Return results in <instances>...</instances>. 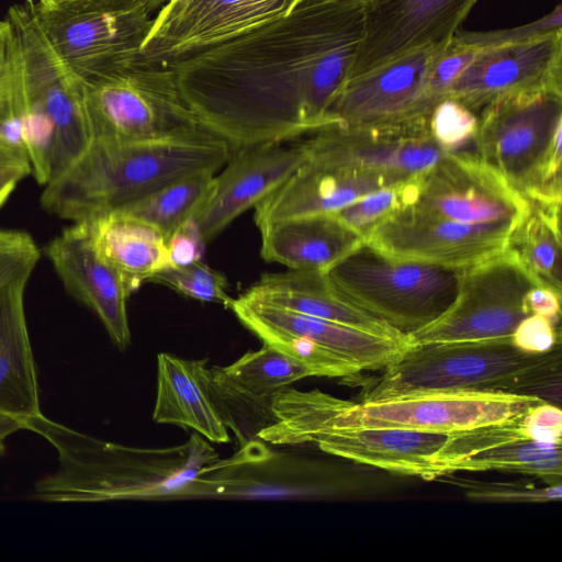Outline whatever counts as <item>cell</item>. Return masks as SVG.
I'll list each match as a JSON object with an SVG mask.
<instances>
[{"label":"cell","mask_w":562,"mask_h":562,"mask_svg":"<svg viewBox=\"0 0 562 562\" xmlns=\"http://www.w3.org/2000/svg\"><path fill=\"white\" fill-rule=\"evenodd\" d=\"M363 0H301L288 13L172 63L201 125L233 149L328 127L363 38Z\"/></svg>","instance_id":"cell-1"},{"label":"cell","mask_w":562,"mask_h":562,"mask_svg":"<svg viewBox=\"0 0 562 562\" xmlns=\"http://www.w3.org/2000/svg\"><path fill=\"white\" fill-rule=\"evenodd\" d=\"M56 451L57 469L34 483V498L50 503H93L166 496L187 488L216 460L200 437L171 450H139L108 442L46 417L24 420Z\"/></svg>","instance_id":"cell-2"},{"label":"cell","mask_w":562,"mask_h":562,"mask_svg":"<svg viewBox=\"0 0 562 562\" xmlns=\"http://www.w3.org/2000/svg\"><path fill=\"white\" fill-rule=\"evenodd\" d=\"M231 154L228 143L206 128L165 140L91 139L44 186L41 205L59 218L87 221L120 210L182 176L217 171Z\"/></svg>","instance_id":"cell-3"},{"label":"cell","mask_w":562,"mask_h":562,"mask_svg":"<svg viewBox=\"0 0 562 562\" xmlns=\"http://www.w3.org/2000/svg\"><path fill=\"white\" fill-rule=\"evenodd\" d=\"M543 402L535 395L507 392L435 391L355 403L318 390L288 387L273 398L274 422L266 428L366 427L452 434L514 419Z\"/></svg>","instance_id":"cell-4"},{"label":"cell","mask_w":562,"mask_h":562,"mask_svg":"<svg viewBox=\"0 0 562 562\" xmlns=\"http://www.w3.org/2000/svg\"><path fill=\"white\" fill-rule=\"evenodd\" d=\"M435 391H493L560 403V346L542 355L510 340L411 345L361 393V402Z\"/></svg>","instance_id":"cell-5"},{"label":"cell","mask_w":562,"mask_h":562,"mask_svg":"<svg viewBox=\"0 0 562 562\" xmlns=\"http://www.w3.org/2000/svg\"><path fill=\"white\" fill-rule=\"evenodd\" d=\"M462 272L392 256L363 239L324 274L342 301L408 337L452 306Z\"/></svg>","instance_id":"cell-6"},{"label":"cell","mask_w":562,"mask_h":562,"mask_svg":"<svg viewBox=\"0 0 562 562\" xmlns=\"http://www.w3.org/2000/svg\"><path fill=\"white\" fill-rule=\"evenodd\" d=\"M81 97L91 139L165 140L204 128L184 101L170 64L137 59L81 82Z\"/></svg>","instance_id":"cell-7"},{"label":"cell","mask_w":562,"mask_h":562,"mask_svg":"<svg viewBox=\"0 0 562 562\" xmlns=\"http://www.w3.org/2000/svg\"><path fill=\"white\" fill-rule=\"evenodd\" d=\"M26 5L52 50L81 82L137 60L154 22V14L144 9H92L70 0Z\"/></svg>","instance_id":"cell-8"},{"label":"cell","mask_w":562,"mask_h":562,"mask_svg":"<svg viewBox=\"0 0 562 562\" xmlns=\"http://www.w3.org/2000/svg\"><path fill=\"white\" fill-rule=\"evenodd\" d=\"M539 285L516 256L504 252L463 269L458 296L437 321L408 336L411 345L510 340L531 315L526 305ZM512 341V340H510Z\"/></svg>","instance_id":"cell-9"},{"label":"cell","mask_w":562,"mask_h":562,"mask_svg":"<svg viewBox=\"0 0 562 562\" xmlns=\"http://www.w3.org/2000/svg\"><path fill=\"white\" fill-rule=\"evenodd\" d=\"M402 206L449 222L515 231L531 203L476 153L462 150L446 153L432 168L407 181Z\"/></svg>","instance_id":"cell-10"},{"label":"cell","mask_w":562,"mask_h":562,"mask_svg":"<svg viewBox=\"0 0 562 562\" xmlns=\"http://www.w3.org/2000/svg\"><path fill=\"white\" fill-rule=\"evenodd\" d=\"M5 19L16 42L21 101L44 114L54 130L52 180L91 140L81 82L52 50L26 4L10 7Z\"/></svg>","instance_id":"cell-11"},{"label":"cell","mask_w":562,"mask_h":562,"mask_svg":"<svg viewBox=\"0 0 562 562\" xmlns=\"http://www.w3.org/2000/svg\"><path fill=\"white\" fill-rule=\"evenodd\" d=\"M475 149L524 194L536 183L562 130V91L499 98L483 108Z\"/></svg>","instance_id":"cell-12"},{"label":"cell","mask_w":562,"mask_h":562,"mask_svg":"<svg viewBox=\"0 0 562 562\" xmlns=\"http://www.w3.org/2000/svg\"><path fill=\"white\" fill-rule=\"evenodd\" d=\"M447 46L419 48L349 79L327 110L328 126L393 127L428 123L435 105L427 97V81Z\"/></svg>","instance_id":"cell-13"},{"label":"cell","mask_w":562,"mask_h":562,"mask_svg":"<svg viewBox=\"0 0 562 562\" xmlns=\"http://www.w3.org/2000/svg\"><path fill=\"white\" fill-rule=\"evenodd\" d=\"M301 0H169L155 14L138 59L170 64L291 11Z\"/></svg>","instance_id":"cell-14"},{"label":"cell","mask_w":562,"mask_h":562,"mask_svg":"<svg viewBox=\"0 0 562 562\" xmlns=\"http://www.w3.org/2000/svg\"><path fill=\"white\" fill-rule=\"evenodd\" d=\"M476 2L363 0V38L349 79L419 48L448 45Z\"/></svg>","instance_id":"cell-15"},{"label":"cell","mask_w":562,"mask_h":562,"mask_svg":"<svg viewBox=\"0 0 562 562\" xmlns=\"http://www.w3.org/2000/svg\"><path fill=\"white\" fill-rule=\"evenodd\" d=\"M513 233L505 226L449 222L402 206L363 239L392 256L465 269L504 252Z\"/></svg>","instance_id":"cell-16"},{"label":"cell","mask_w":562,"mask_h":562,"mask_svg":"<svg viewBox=\"0 0 562 562\" xmlns=\"http://www.w3.org/2000/svg\"><path fill=\"white\" fill-rule=\"evenodd\" d=\"M272 445L315 443L322 451L391 473L436 479L435 460L449 434L401 428L302 427L259 430Z\"/></svg>","instance_id":"cell-17"},{"label":"cell","mask_w":562,"mask_h":562,"mask_svg":"<svg viewBox=\"0 0 562 562\" xmlns=\"http://www.w3.org/2000/svg\"><path fill=\"white\" fill-rule=\"evenodd\" d=\"M306 158L319 164L415 178L447 153L428 123L393 127L328 126L304 139Z\"/></svg>","instance_id":"cell-18"},{"label":"cell","mask_w":562,"mask_h":562,"mask_svg":"<svg viewBox=\"0 0 562 562\" xmlns=\"http://www.w3.org/2000/svg\"><path fill=\"white\" fill-rule=\"evenodd\" d=\"M539 90L562 91V32L481 49L446 98L474 112L499 98Z\"/></svg>","instance_id":"cell-19"},{"label":"cell","mask_w":562,"mask_h":562,"mask_svg":"<svg viewBox=\"0 0 562 562\" xmlns=\"http://www.w3.org/2000/svg\"><path fill=\"white\" fill-rule=\"evenodd\" d=\"M44 252L66 291L98 316L112 342L124 351L131 342L126 310L131 294L94 249L83 223L65 227Z\"/></svg>","instance_id":"cell-20"},{"label":"cell","mask_w":562,"mask_h":562,"mask_svg":"<svg viewBox=\"0 0 562 562\" xmlns=\"http://www.w3.org/2000/svg\"><path fill=\"white\" fill-rule=\"evenodd\" d=\"M263 143L235 149L215 177V190L195 217L206 241L279 188L306 159L304 139L291 145Z\"/></svg>","instance_id":"cell-21"},{"label":"cell","mask_w":562,"mask_h":562,"mask_svg":"<svg viewBox=\"0 0 562 562\" xmlns=\"http://www.w3.org/2000/svg\"><path fill=\"white\" fill-rule=\"evenodd\" d=\"M395 173L339 168L310 159L255 206L259 228L286 218L335 213L360 198L408 181Z\"/></svg>","instance_id":"cell-22"},{"label":"cell","mask_w":562,"mask_h":562,"mask_svg":"<svg viewBox=\"0 0 562 562\" xmlns=\"http://www.w3.org/2000/svg\"><path fill=\"white\" fill-rule=\"evenodd\" d=\"M231 308L257 337L267 333L299 337L356 364L362 371L384 369L411 346L406 341L258 302L244 294L234 299Z\"/></svg>","instance_id":"cell-23"},{"label":"cell","mask_w":562,"mask_h":562,"mask_svg":"<svg viewBox=\"0 0 562 562\" xmlns=\"http://www.w3.org/2000/svg\"><path fill=\"white\" fill-rule=\"evenodd\" d=\"M153 419L191 428L213 442L229 441L226 423L213 396L206 360L158 355Z\"/></svg>","instance_id":"cell-24"},{"label":"cell","mask_w":562,"mask_h":562,"mask_svg":"<svg viewBox=\"0 0 562 562\" xmlns=\"http://www.w3.org/2000/svg\"><path fill=\"white\" fill-rule=\"evenodd\" d=\"M244 295L384 338L409 342L407 336L338 297L323 271L290 269L286 272L266 273Z\"/></svg>","instance_id":"cell-25"},{"label":"cell","mask_w":562,"mask_h":562,"mask_svg":"<svg viewBox=\"0 0 562 562\" xmlns=\"http://www.w3.org/2000/svg\"><path fill=\"white\" fill-rule=\"evenodd\" d=\"M29 280L19 278L0 291V412L23 422L41 413L24 305Z\"/></svg>","instance_id":"cell-26"},{"label":"cell","mask_w":562,"mask_h":562,"mask_svg":"<svg viewBox=\"0 0 562 562\" xmlns=\"http://www.w3.org/2000/svg\"><path fill=\"white\" fill-rule=\"evenodd\" d=\"M259 229L261 257L292 270L324 272L363 240L334 213L286 218Z\"/></svg>","instance_id":"cell-27"},{"label":"cell","mask_w":562,"mask_h":562,"mask_svg":"<svg viewBox=\"0 0 562 562\" xmlns=\"http://www.w3.org/2000/svg\"><path fill=\"white\" fill-rule=\"evenodd\" d=\"M81 223L97 252L120 274L130 294L173 267L164 234L139 218L113 211Z\"/></svg>","instance_id":"cell-28"},{"label":"cell","mask_w":562,"mask_h":562,"mask_svg":"<svg viewBox=\"0 0 562 562\" xmlns=\"http://www.w3.org/2000/svg\"><path fill=\"white\" fill-rule=\"evenodd\" d=\"M210 372L213 395L266 405L270 409L280 392L311 376L302 363L265 344L226 367L210 369Z\"/></svg>","instance_id":"cell-29"},{"label":"cell","mask_w":562,"mask_h":562,"mask_svg":"<svg viewBox=\"0 0 562 562\" xmlns=\"http://www.w3.org/2000/svg\"><path fill=\"white\" fill-rule=\"evenodd\" d=\"M214 175L213 170H200L182 176L116 211L153 225L167 239L210 202L215 190Z\"/></svg>","instance_id":"cell-30"},{"label":"cell","mask_w":562,"mask_h":562,"mask_svg":"<svg viewBox=\"0 0 562 562\" xmlns=\"http://www.w3.org/2000/svg\"><path fill=\"white\" fill-rule=\"evenodd\" d=\"M530 203V212L512 234L507 249L539 285L561 292V204Z\"/></svg>","instance_id":"cell-31"},{"label":"cell","mask_w":562,"mask_h":562,"mask_svg":"<svg viewBox=\"0 0 562 562\" xmlns=\"http://www.w3.org/2000/svg\"><path fill=\"white\" fill-rule=\"evenodd\" d=\"M501 471L530 475L548 485L561 483V445H547L535 440H517L484 450L456 464L459 471Z\"/></svg>","instance_id":"cell-32"},{"label":"cell","mask_w":562,"mask_h":562,"mask_svg":"<svg viewBox=\"0 0 562 562\" xmlns=\"http://www.w3.org/2000/svg\"><path fill=\"white\" fill-rule=\"evenodd\" d=\"M522 416L449 434L435 460L436 479L450 474L456 464L484 450L510 441L529 440Z\"/></svg>","instance_id":"cell-33"},{"label":"cell","mask_w":562,"mask_h":562,"mask_svg":"<svg viewBox=\"0 0 562 562\" xmlns=\"http://www.w3.org/2000/svg\"><path fill=\"white\" fill-rule=\"evenodd\" d=\"M149 282L158 283L184 296L203 302L232 306L226 277L203 260L168 268L155 274Z\"/></svg>","instance_id":"cell-34"},{"label":"cell","mask_w":562,"mask_h":562,"mask_svg":"<svg viewBox=\"0 0 562 562\" xmlns=\"http://www.w3.org/2000/svg\"><path fill=\"white\" fill-rule=\"evenodd\" d=\"M436 480L459 487L469 499L476 502L538 504L559 502L562 497L561 483L537 486L527 482H484L456 476L453 473Z\"/></svg>","instance_id":"cell-35"},{"label":"cell","mask_w":562,"mask_h":562,"mask_svg":"<svg viewBox=\"0 0 562 562\" xmlns=\"http://www.w3.org/2000/svg\"><path fill=\"white\" fill-rule=\"evenodd\" d=\"M428 128L445 151H462L469 144H475L479 117L458 100L445 98L432 108Z\"/></svg>","instance_id":"cell-36"},{"label":"cell","mask_w":562,"mask_h":562,"mask_svg":"<svg viewBox=\"0 0 562 562\" xmlns=\"http://www.w3.org/2000/svg\"><path fill=\"white\" fill-rule=\"evenodd\" d=\"M562 32V7L559 3L552 11L528 24L493 31L458 30L452 42L477 49L512 45Z\"/></svg>","instance_id":"cell-37"},{"label":"cell","mask_w":562,"mask_h":562,"mask_svg":"<svg viewBox=\"0 0 562 562\" xmlns=\"http://www.w3.org/2000/svg\"><path fill=\"white\" fill-rule=\"evenodd\" d=\"M406 182L373 191L334 214L364 237L379 221L403 205Z\"/></svg>","instance_id":"cell-38"},{"label":"cell","mask_w":562,"mask_h":562,"mask_svg":"<svg viewBox=\"0 0 562 562\" xmlns=\"http://www.w3.org/2000/svg\"><path fill=\"white\" fill-rule=\"evenodd\" d=\"M41 250L26 232L0 228V291L14 280L31 277Z\"/></svg>","instance_id":"cell-39"},{"label":"cell","mask_w":562,"mask_h":562,"mask_svg":"<svg viewBox=\"0 0 562 562\" xmlns=\"http://www.w3.org/2000/svg\"><path fill=\"white\" fill-rule=\"evenodd\" d=\"M20 104L16 42L4 19L0 21V128L19 116Z\"/></svg>","instance_id":"cell-40"},{"label":"cell","mask_w":562,"mask_h":562,"mask_svg":"<svg viewBox=\"0 0 562 562\" xmlns=\"http://www.w3.org/2000/svg\"><path fill=\"white\" fill-rule=\"evenodd\" d=\"M480 49L450 42L430 70L427 81V97L436 105L463 70L474 59Z\"/></svg>","instance_id":"cell-41"},{"label":"cell","mask_w":562,"mask_h":562,"mask_svg":"<svg viewBox=\"0 0 562 562\" xmlns=\"http://www.w3.org/2000/svg\"><path fill=\"white\" fill-rule=\"evenodd\" d=\"M559 319L531 314L525 317L512 335V344L522 352L542 355L560 346Z\"/></svg>","instance_id":"cell-42"},{"label":"cell","mask_w":562,"mask_h":562,"mask_svg":"<svg viewBox=\"0 0 562 562\" xmlns=\"http://www.w3.org/2000/svg\"><path fill=\"white\" fill-rule=\"evenodd\" d=\"M30 173L31 165L25 150L0 128V209Z\"/></svg>","instance_id":"cell-43"},{"label":"cell","mask_w":562,"mask_h":562,"mask_svg":"<svg viewBox=\"0 0 562 562\" xmlns=\"http://www.w3.org/2000/svg\"><path fill=\"white\" fill-rule=\"evenodd\" d=\"M206 239L195 218L180 224L167 238L172 266H186L203 260Z\"/></svg>","instance_id":"cell-44"},{"label":"cell","mask_w":562,"mask_h":562,"mask_svg":"<svg viewBox=\"0 0 562 562\" xmlns=\"http://www.w3.org/2000/svg\"><path fill=\"white\" fill-rule=\"evenodd\" d=\"M529 440L547 445H561L562 413L558 405L543 402L522 416Z\"/></svg>","instance_id":"cell-45"},{"label":"cell","mask_w":562,"mask_h":562,"mask_svg":"<svg viewBox=\"0 0 562 562\" xmlns=\"http://www.w3.org/2000/svg\"><path fill=\"white\" fill-rule=\"evenodd\" d=\"M561 292L547 286L536 285L526 295V305L530 314L546 316L552 319L560 318Z\"/></svg>","instance_id":"cell-46"},{"label":"cell","mask_w":562,"mask_h":562,"mask_svg":"<svg viewBox=\"0 0 562 562\" xmlns=\"http://www.w3.org/2000/svg\"><path fill=\"white\" fill-rule=\"evenodd\" d=\"M74 3L92 9L123 10L144 9L155 14L166 0H71Z\"/></svg>","instance_id":"cell-47"},{"label":"cell","mask_w":562,"mask_h":562,"mask_svg":"<svg viewBox=\"0 0 562 562\" xmlns=\"http://www.w3.org/2000/svg\"><path fill=\"white\" fill-rule=\"evenodd\" d=\"M22 429L24 430V422L22 419L0 412V457L5 452V439Z\"/></svg>","instance_id":"cell-48"},{"label":"cell","mask_w":562,"mask_h":562,"mask_svg":"<svg viewBox=\"0 0 562 562\" xmlns=\"http://www.w3.org/2000/svg\"><path fill=\"white\" fill-rule=\"evenodd\" d=\"M26 4H32L37 1H47V0H24Z\"/></svg>","instance_id":"cell-49"}]
</instances>
